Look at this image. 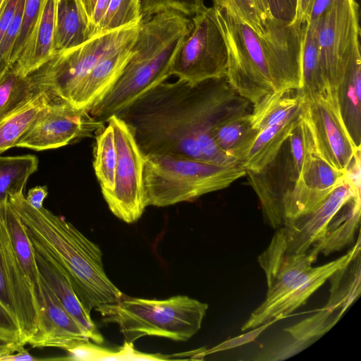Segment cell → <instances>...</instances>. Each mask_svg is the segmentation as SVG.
<instances>
[{"mask_svg": "<svg viewBox=\"0 0 361 361\" xmlns=\"http://www.w3.org/2000/svg\"><path fill=\"white\" fill-rule=\"evenodd\" d=\"M341 116L356 147L361 144V56L357 53L336 89Z\"/></svg>", "mask_w": 361, "mask_h": 361, "instance_id": "cell-23", "label": "cell"}, {"mask_svg": "<svg viewBox=\"0 0 361 361\" xmlns=\"http://www.w3.org/2000/svg\"><path fill=\"white\" fill-rule=\"evenodd\" d=\"M300 111L284 123L259 131L240 166L246 171L257 172L271 162L298 123Z\"/></svg>", "mask_w": 361, "mask_h": 361, "instance_id": "cell-25", "label": "cell"}, {"mask_svg": "<svg viewBox=\"0 0 361 361\" xmlns=\"http://www.w3.org/2000/svg\"><path fill=\"white\" fill-rule=\"evenodd\" d=\"M334 1L335 0H313L305 21L312 23L317 20L331 6Z\"/></svg>", "mask_w": 361, "mask_h": 361, "instance_id": "cell-47", "label": "cell"}, {"mask_svg": "<svg viewBox=\"0 0 361 361\" xmlns=\"http://www.w3.org/2000/svg\"><path fill=\"white\" fill-rule=\"evenodd\" d=\"M255 4L262 20L267 22L273 18L269 11L267 0H254Z\"/></svg>", "mask_w": 361, "mask_h": 361, "instance_id": "cell-52", "label": "cell"}, {"mask_svg": "<svg viewBox=\"0 0 361 361\" xmlns=\"http://www.w3.org/2000/svg\"><path fill=\"white\" fill-rule=\"evenodd\" d=\"M360 254V237L355 245L344 255L325 264L312 267L281 298L267 306H259L242 326L245 331L258 326L276 317L284 318L305 305L308 298L329 278L341 268L350 264Z\"/></svg>", "mask_w": 361, "mask_h": 361, "instance_id": "cell-16", "label": "cell"}, {"mask_svg": "<svg viewBox=\"0 0 361 361\" xmlns=\"http://www.w3.org/2000/svg\"><path fill=\"white\" fill-rule=\"evenodd\" d=\"M360 196L354 197L334 219L324 238L311 249L328 255L351 244L360 225Z\"/></svg>", "mask_w": 361, "mask_h": 361, "instance_id": "cell-30", "label": "cell"}, {"mask_svg": "<svg viewBox=\"0 0 361 361\" xmlns=\"http://www.w3.org/2000/svg\"><path fill=\"white\" fill-rule=\"evenodd\" d=\"M228 48L226 78L252 105L274 90L301 87L302 24L268 20L260 34L224 8L215 7Z\"/></svg>", "mask_w": 361, "mask_h": 361, "instance_id": "cell-2", "label": "cell"}, {"mask_svg": "<svg viewBox=\"0 0 361 361\" xmlns=\"http://www.w3.org/2000/svg\"><path fill=\"white\" fill-rule=\"evenodd\" d=\"M360 157L357 156L315 210L284 222L282 227L289 253L307 252L320 243L343 207L354 197L360 196Z\"/></svg>", "mask_w": 361, "mask_h": 361, "instance_id": "cell-12", "label": "cell"}, {"mask_svg": "<svg viewBox=\"0 0 361 361\" xmlns=\"http://www.w3.org/2000/svg\"><path fill=\"white\" fill-rule=\"evenodd\" d=\"M213 2L214 6L226 8L256 32L262 34L267 30L268 20H262L254 0H213Z\"/></svg>", "mask_w": 361, "mask_h": 361, "instance_id": "cell-40", "label": "cell"}, {"mask_svg": "<svg viewBox=\"0 0 361 361\" xmlns=\"http://www.w3.org/2000/svg\"><path fill=\"white\" fill-rule=\"evenodd\" d=\"M207 309V303L187 295L163 300L123 295L118 302L96 310L104 322L118 325L125 341L133 343L146 336L188 341L200 329Z\"/></svg>", "mask_w": 361, "mask_h": 361, "instance_id": "cell-6", "label": "cell"}, {"mask_svg": "<svg viewBox=\"0 0 361 361\" xmlns=\"http://www.w3.org/2000/svg\"><path fill=\"white\" fill-rule=\"evenodd\" d=\"M300 173L291 157L288 141V149L285 142L276 157L262 170L246 171L249 183L260 202L264 221L274 229L283 225V201Z\"/></svg>", "mask_w": 361, "mask_h": 361, "instance_id": "cell-17", "label": "cell"}, {"mask_svg": "<svg viewBox=\"0 0 361 361\" xmlns=\"http://www.w3.org/2000/svg\"><path fill=\"white\" fill-rule=\"evenodd\" d=\"M8 1V0H4V2L2 3L1 6H0V16L4 11V8L6 7Z\"/></svg>", "mask_w": 361, "mask_h": 361, "instance_id": "cell-53", "label": "cell"}, {"mask_svg": "<svg viewBox=\"0 0 361 361\" xmlns=\"http://www.w3.org/2000/svg\"><path fill=\"white\" fill-rule=\"evenodd\" d=\"M252 106L250 114L251 126L259 132L294 116L300 111V99L296 90H274Z\"/></svg>", "mask_w": 361, "mask_h": 361, "instance_id": "cell-27", "label": "cell"}, {"mask_svg": "<svg viewBox=\"0 0 361 361\" xmlns=\"http://www.w3.org/2000/svg\"><path fill=\"white\" fill-rule=\"evenodd\" d=\"M69 360H166V355L161 354H147L137 351L133 343L124 342V345L118 351L103 348L98 344L92 343L90 341H81L66 350Z\"/></svg>", "mask_w": 361, "mask_h": 361, "instance_id": "cell-35", "label": "cell"}, {"mask_svg": "<svg viewBox=\"0 0 361 361\" xmlns=\"http://www.w3.org/2000/svg\"><path fill=\"white\" fill-rule=\"evenodd\" d=\"M226 77L196 84L163 82L116 116L132 131L144 156L178 154L226 166L239 165L216 145L214 128L222 121L250 112Z\"/></svg>", "mask_w": 361, "mask_h": 361, "instance_id": "cell-1", "label": "cell"}, {"mask_svg": "<svg viewBox=\"0 0 361 361\" xmlns=\"http://www.w3.org/2000/svg\"><path fill=\"white\" fill-rule=\"evenodd\" d=\"M4 0H0V6H1L2 3L4 2Z\"/></svg>", "mask_w": 361, "mask_h": 361, "instance_id": "cell-54", "label": "cell"}, {"mask_svg": "<svg viewBox=\"0 0 361 361\" xmlns=\"http://www.w3.org/2000/svg\"><path fill=\"white\" fill-rule=\"evenodd\" d=\"M192 27L173 63L171 75L190 84L226 77L228 48L215 8L191 18Z\"/></svg>", "mask_w": 361, "mask_h": 361, "instance_id": "cell-8", "label": "cell"}, {"mask_svg": "<svg viewBox=\"0 0 361 361\" xmlns=\"http://www.w3.org/2000/svg\"><path fill=\"white\" fill-rule=\"evenodd\" d=\"M140 2L142 19L169 10L191 18L206 7L204 0H140Z\"/></svg>", "mask_w": 361, "mask_h": 361, "instance_id": "cell-39", "label": "cell"}, {"mask_svg": "<svg viewBox=\"0 0 361 361\" xmlns=\"http://www.w3.org/2000/svg\"><path fill=\"white\" fill-rule=\"evenodd\" d=\"M38 164L37 157L31 154L0 156V203L8 202L11 195L23 193Z\"/></svg>", "mask_w": 361, "mask_h": 361, "instance_id": "cell-33", "label": "cell"}, {"mask_svg": "<svg viewBox=\"0 0 361 361\" xmlns=\"http://www.w3.org/2000/svg\"><path fill=\"white\" fill-rule=\"evenodd\" d=\"M78 1L80 4L83 14L87 21L89 27L97 0H78Z\"/></svg>", "mask_w": 361, "mask_h": 361, "instance_id": "cell-51", "label": "cell"}, {"mask_svg": "<svg viewBox=\"0 0 361 361\" xmlns=\"http://www.w3.org/2000/svg\"><path fill=\"white\" fill-rule=\"evenodd\" d=\"M46 0H24L20 31L11 55V63H15L28 45L41 16Z\"/></svg>", "mask_w": 361, "mask_h": 361, "instance_id": "cell-38", "label": "cell"}, {"mask_svg": "<svg viewBox=\"0 0 361 361\" xmlns=\"http://www.w3.org/2000/svg\"><path fill=\"white\" fill-rule=\"evenodd\" d=\"M314 23L323 80L326 87L336 90L360 51L359 5L356 0H335Z\"/></svg>", "mask_w": 361, "mask_h": 361, "instance_id": "cell-9", "label": "cell"}, {"mask_svg": "<svg viewBox=\"0 0 361 361\" xmlns=\"http://www.w3.org/2000/svg\"><path fill=\"white\" fill-rule=\"evenodd\" d=\"M111 0H97L92 19L88 27V39L91 37L93 30L99 23L106 11Z\"/></svg>", "mask_w": 361, "mask_h": 361, "instance_id": "cell-48", "label": "cell"}, {"mask_svg": "<svg viewBox=\"0 0 361 361\" xmlns=\"http://www.w3.org/2000/svg\"><path fill=\"white\" fill-rule=\"evenodd\" d=\"M312 1L297 0L296 21L302 24L306 20Z\"/></svg>", "mask_w": 361, "mask_h": 361, "instance_id": "cell-50", "label": "cell"}, {"mask_svg": "<svg viewBox=\"0 0 361 361\" xmlns=\"http://www.w3.org/2000/svg\"><path fill=\"white\" fill-rule=\"evenodd\" d=\"M0 203V302L16 317L26 344L39 325V312L33 288L13 249Z\"/></svg>", "mask_w": 361, "mask_h": 361, "instance_id": "cell-14", "label": "cell"}, {"mask_svg": "<svg viewBox=\"0 0 361 361\" xmlns=\"http://www.w3.org/2000/svg\"><path fill=\"white\" fill-rule=\"evenodd\" d=\"M0 329L18 335L21 337L20 329L17 319L16 318L14 314L1 302Z\"/></svg>", "mask_w": 361, "mask_h": 361, "instance_id": "cell-45", "label": "cell"}, {"mask_svg": "<svg viewBox=\"0 0 361 361\" xmlns=\"http://www.w3.org/2000/svg\"><path fill=\"white\" fill-rule=\"evenodd\" d=\"M25 344L20 336L0 329V357L16 351Z\"/></svg>", "mask_w": 361, "mask_h": 361, "instance_id": "cell-44", "label": "cell"}, {"mask_svg": "<svg viewBox=\"0 0 361 361\" xmlns=\"http://www.w3.org/2000/svg\"><path fill=\"white\" fill-rule=\"evenodd\" d=\"M273 18L293 23L296 18L297 0H267Z\"/></svg>", "mask_w": 361, "mask_h": 361, "instance_id": "cell-43", "label": "cell"}, {"mask_svg": "<svg viewBox=\"0 0 361 361\" xmlns=\"http://www.w3.org/2000/svg\"><path fill=\"white\" fill-rule=\"evenodd\" d=\"M104 127L84 109L54 98L21 137L16 147L42 151L90 137Z\"/></svg>", "mask_w": 361, "mask_h": 361, "instance_id": "cell-13", "label": "cell"}, {"mask_svg": "<svg viewBox=\"0 0 361 361\" xmlns=\"http://www.w3.org/2000/svg\"><path fill=\"white\" fill-rule=\"evenodd\" d=\"M301 73V87L296 90L300 99L314 97L326 88L321 71L314 22L305 21L302 24Z\"/></svg>", "mask_w": 361, "mask_h": 361, "instance_id": "cell-29", "label": "cell"}, {"mask_svg": "<svg viewBox=\"0 0 361 361\" xmlns=\"http://www.w3.org/2000/svg\"><path fill=\"white\" fill-rule=\"evenodd\" d=\"M4 219L13 249L33 288L36 299L41 290L34 249L25 226L8 202L4 207Z\"/></svg>", "mask_w": 361, "mask_h": 361, "instance_id": "cell-31", "label": "cell"}, {"mask_svg": "<svg viewBox=\"0 0 361 361\" xmlns=\"http://www.w3.org/2000/svg\"><path fill=\"white\" fill-rule=\"evenodd\" d=\"M57 0H46L32 37L12 66L17 73L27 76L46 63L54 54V38Z\"/></svg>", "mask_w": 361, "mask_h": 361, "instance_id": "cell-22", "label": "cell"}, {"mask_svg": "<svg viewBox=\"0 0 361 361\" xmlns=\"http://www.w3.org/2000/svg\"><path fill=\"white\" fill-rule=\"evenodd\" d=\"M87 28L78 0H57L54 52L75 48L89 39Z\"/></svg>", "mask_w": 361, "mask_h": 361, "instance_id": "cell-28", "label": "cell"}, {"mask_svg": "<svg viewBox=\"0 0 361 361\" xmlns=\"http://www.w3.org/2000/svg\"><path fill=\"white\" fill-rule=\"evenodd\" d=\"M39 91L0 117V154L16 147L21 137L54 99Z\"/></svg>", "mask_w": 361, "mask_h": 361, "instance_id": "cell-24", "label": "cell"}, {"mask_svg": "<svg viewBox=\"0 0 361 361\" xmlns=\"http://www.w3.org/2000/svg\"><path fill=\"white\" fill-rule=\"evenodd\" d=\"M24 0H18L14 16L0 42V78L12 66L11 55L22 21Z\"/></svg>", "mask_w": 361, "mask_h": 361, "instance_id": "cell-41", "label": "cell"}, {"mask_svg": "<svg viewBox=\"0 0 361 361\" xmlns=\"http://www.w3.org/2000/svg\"><path fill=\"white\" fill-rule=\"evenodd\" d=\"M140 24L102 33L75 48L54 52L46 63L27 75L34 90L70 103L80 83L97 63L135 42Z\"/></svg>", "mask_w": 361, "mask_h": 361, "instance_id": "cell-7", "label": "cell"}, {"mask_svg": "<svg viewBox=\"0 0 361 361\" xmlns=\"http://www.w3.org/2000/svg\"><path fill=\"white\" fill-rule=\"evenodd\" d=\"M47 187L46 185H38L31 188L28 191L25 199L32 207L39 209L43 207V202L47 197Z\"/></svg>", "mask_w": 361, "mask_h": 361, "instance_id": "cell-46", "label": "cell"}, {"mask_svg": "<svg viewBox=\"0 0 361 361\" xmlns=\"http://www.w3.org/2000/svg\"><path fill=\"white\" fill-rule=\"evenodd\" d=\"M250 114L228 118L220 122L212 132L217 147L239 165L259 133L252 128Z\"/></svg>", "mask_w": 361, "mask_h": 361, "instance_id": "cell-26", "label": "cell"}, {"mask_svg": "<svg viewBox=\"0 0 361 361\" xmlns=\"http://www.w3.org/2000/svg\"><path fill=\"white\" fill-rule=\"evenodd\" d=\"M31 243L40 276L65 309L83 328L89 340L98 345L102 344V335L92 319L90 312L80 302L67 276L43 250Z\"/></svg>", "mask_w": 361, "mask_h": 361, "instance_id": "cell-20", "label": "cell"}, {"mask_svg": "<svg viewBox=\"0 0 361 361\" xmlns=\"http://www.w3.org/2000/svg\"><path fill=\"white\" fill-rule=\"evenodd\" d=\"M282 318L281 317H276L258 326L251 329V330L250 329V331L247 333H245L234 338L228 339L210 349L200 350L195 355L199 357H204L212 353L230 350L249 343L255 341L265 329H267L276 321H279Z\"/></svg>", "mask_w": 361, "mask_h": 361, "instance_id": "cell-42", "label": "cell"}, {"mask_svg": "<svg viewBox=\"0 0 361 361\" xmlns=\"http://www.w3.org/2000/svg\"><path fill=\"white\" fill-rule=\"evenodd\" d=\"M35 92L28 77L18 74L11 66L0 78V117Z\"/></svg>", "mask_w": 361, "mask_h": 361, "instance_id": "cell-37", "label": "cell"}, {"mask_svg": "<svg viewBox=\"0 0 361 361\" xmlns=\"http://www.w3.org/2000/svg\"><path fill=\"white\" fill-rule=\"evenodd\" d=\"M144 159L147 206L191 202L246 176L240 165H219L178 154H151Z\"/></svg>", "mask_w": 361, "mask_h": 361, "instance_id": "cell-5", "label": "cell"}, {"mask_svg": "<svg viewBox=\"0 0 361 361\" xmlns=\"http://www.w3.org/2000/svg\"><path fill=\"white\" fill-rule=\"evenodd\" d=\"M142 19L140 0H111L91 37L126 26L140 24Z\"/></svg>", "mask_w": 361, "mask_h": 361, "instance_id": "cell-36", "label": "cell"}, {"mask_svg": "<svg viewBox=\"0 0 361 361\" xmlns=\"http://www.w3.org/2000/svg\"><path fill=\"white\" fill-rule=\"evenodd\" d=\"M329 279L333 280L331 294L323 308L332 315L337 312L341 317L360 293V254Z\"/></svg>", "mask_w": 361, "mask_h": 361, "instance_id": "cell-32", "label": "cell"}, {"mask_svg": "<svg viewBox=\"0 0 361 361\" xmlns=\"http://www.w3.org/2000/svg\"><path fill=\"white\" fill-rule=\"evenodd\" d=\"M300 118L305 142L304 159L297 180L283 201L284 222L315 210L344 173L331 166L317 154L310 130L300 115Z\"/></svg>", "mask_w": 361, "mask_h": 361, "instance_id": "cell-15", "label": "cell"}, {"mask_svg": "<svg viewBox=\"0 0 361 361\" xmlns=\"http://www.w3.org/2000/svg\"><path fill=\"white\" fill-rule=\"evenodd\" d=\"M106 123L114 130L117 163L114 188L103 197L114 215L126 223H134L147 207L143 178L144 155L123 119L112 115Z\"/></svg>", "mask_w": 361, "mask_h": 361, "instance_id": "cell-10", "label": "cell"}, {"mask_svg": "<svg viewBox=\"0 0 361 361\" xmlns=\"http://www.w3.org/2000/svg\"><path fill=\"white\" fill-rule=\"evenodd\" d=\"M8 202L31 242L63 271L88 312L121 300L124 295L106 275L102 252L97 244L64 218L44 207H32L23 193L9 196Z\"/></svg>", "mask_w": 361, "mask_h": 361, "instance_id": "cell-3", "label": "cell"}, {"mask_svg": "<svg viewBox=\"0 0 361 361\" xmlns=\"http://www.w3.org/2000/svg\"><path fill=\"white\" fill-rule=\"evenodd\" d=\"M107 126L98 131L94 147L93 167L103 195L114 188L117 150L112 126Z\"/></svg>", "mask_w": 361, "mask_h": 361, "instance_id": "cell-34", "label": "cell"}, {"mask_svg": "<svg viewBox=\"0 0 361 361\" xmlns=\"http://www.w3.org/2000/svg\"><path fill=\"white\" fill-rule=\"evenodd\" d=\"M319 254L310 249L304 253H289L283 227L276 229L267 248L258 257L267 283V292L260 306H267L288 291L312 266Z\"/></svg>", "mask_w": 361, "mask_h": 361, "instance_id": "cell-18", "label": "cell"}, {"mask_svg": "<svg viewBox=\"0 0 361 361\" xmlns=\"http://www.w3.org/2000/svg\"><path fill=\"white\" fill-rule=\"evenodd\" d=\"M133 43L113 52L97 63L80 83L70 104L76 108L89 111L101 101L117 81L133 55Z\"/></svg>", "mask_w": 361, "mask_h": 361, "instance_id": "cell-21", "label": "cell"}, {"mask_svg": "<svg viewBox=\"0 0 361 361\" xmlns=\"http://www.w3.org/2000/svg\"><path fill=\"white\" fill-rule=\"evenodd\" d=\"M36 360L37 359L32 357L30 353L23 348V346L20 347L15 352L8 353L0 357V361H33Z\"/></svg>", "mask_w": 361, "mask_h": 361, "instance_id": "cell-49", "label": "cell"}, {"mask_svg": "<svg viewBox=\"0 0 361 361\" xmlns=\"http://www.w3.org/2000/svg\"><path fill=\"white\" fill-rule=\"evenodd\" d=\"M300 109L317 154L345 173L360 147L355 146L343 122L336 90L326 87L314 97L300 99Z\"/></svg>", "mask_w": 361, "mask_h": 361, "instance_id": "cell-11", "label": "cell"}, {"mask_svg": "<svg viewBox=\"0 0 361 361\" xmlns=\"http://www.w3.org/2000/svg\"><path fill=\"white\" fill-rule=\"evenodd\" d=\"M192 27L191 18L164 11L142 19L133 44L134 54L109 92L90 114L105 123L171 75L175 58Z\"/></svg>", "mask_w": 361, "mask_h": 361, "instance_id": "cell-4", "label": "cell"}, {"mask_svg": "<svg viewBox=\"0 0 361 361\" xmlns=\"http://www.w3.org/2000/svg\"><path fill=\"white\" fill-rule=\"evenodd\" d=\"M39 284L41 291L36 297L39 325L27 343L33 348L66 350L79 341L89 340L85 331L65 309L40 275Z\"/></svg>", "mask_w": 361, "mask_h": 361, "instance_id": "cell-19", "label": "cell"}]
</instances>
